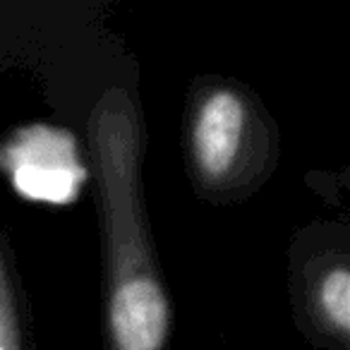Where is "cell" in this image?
Returning a JSON list of instances; mask_svg holds the SVG:
<instances>
[{
	"label": "cell",
	"instance_id": "4",
	"mask_svg": "<svg viewBox=\"0 0 350 350\" xmlns=\"http://www.w3.org/2000/svg\"><path fill=\"white\" fill-rule=\"evenodd\" d=\"M0 350H25L22 310L8 235L0 230Z\"/></svg>",
	"mask_w": 350,
	"mask_h": 350
},
{
	"label": "cell",
	"instance_id": "2",
	"mask_svg": "<svg viewBox=\"0 0 350 350\" xmlns=\"http://www.w3.org/2000/svg\"><path fill=\"white\" fill-rule=\"evenodd\" d=\"M183 151L197 195L211 204H238L271 178L278 127L245 84L206 75L187 92Z\"/></svg>",
	"mask_w": 350,
	"mask_h": 350
},
{
	"label": "cell",
	"instance_id": "3",
	"mask_svg": "<svg viewBox=\"0 0 350 350\" xmlns=\"http://www.w3.org/2000/svg\"><path fill=\"white\" fill-rule=\"evenodd\" d=\"M293 317L312 345L350 350V230L317 221L295 233L288 250Z\"/></svg>",
	"mask_w": 350,
	"mask_h": 350
},
{
	"label": "cell",
	"instance_id": "1",
	"mask_svg": "<svg viewBox=\"0 0 350 350\" xmlns=\"http://www.w3.org/2000/svg\"><path fill=\"white\" fill-rule=\"evenodd\" d=\"M103 245L106 350H165L170 300L144 197V120L125 89L111 87L87 120Z\"/></svg>",
	"mask_w": 350,
	"mask_h": 350
}]
</instances>
